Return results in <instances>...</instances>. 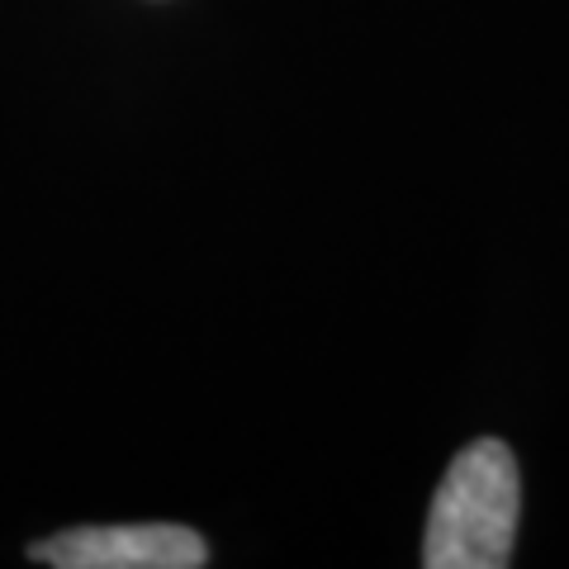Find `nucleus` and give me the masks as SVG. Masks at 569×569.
Returning a JSON list of instances; mask_svg holds the SVG:
<instances>
[{
	"label": "nucleus",
	"instance_id": "f257e3e1",
	"mask_svg": "<svg viewBox=\"0 0 569 569\" xmlns=\"http://www.w3.org/2000/svg\"><path fill=\"white\" fill-rule=\"evenodd\" d=\"M518 460L503 441H475L460 451L427 512L422 565L427 569H503L518 537Z\"/></svg>",
	"mask_w": 569,
	"mask_h": 569
},
{
	"label": "nucleus",
	"instance_id": "f03ea898",
	"mask_svg": "<svg viewBox=\"0 0 569 569\" xmlns=\"http://www.w3.org/2000/svg\"><path fill=\"white\" fill-rule=\"evenodd\" d=\"M39 565L58 569H200L209 560L204 537L176 522L129 527H77L29 550Z\"/></svg>",
	"mask_w": 569,
	"mask_h": 569
}]
</instances>
